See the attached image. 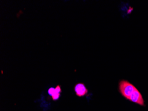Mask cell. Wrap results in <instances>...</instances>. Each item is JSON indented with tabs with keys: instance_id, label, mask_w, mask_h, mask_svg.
Wrapping results in <instances>:
<instances>
[{
	"instance_id": "obj_2",
	"label": "cell",
	"mask_w": 148,
	"mask_h": 111,
	"mask_svg": "<svg viewBox=\"0 0 148 111\" xmlns=\"http://www.w3.org/2000/svg\"><path fill=\"white\" fill-rule=\"evenodd\" d=\"M129 100L133 102L138 103L140 105L144 106V100L143 98L142 94L137 88H135L134 91L131 94Z\"/></svg>"
},
{
	"instance_id": "obj_4",
	"label": "cell",
	"mask_w": 148,
	"mask_h": 111,
	"mask_svg": "<svg viewBox=\"0 0 148 111\" xmlns=\"http://www.w3.org/2000/svg\"><path fill=\"white\" fill-rule=\"evenodd\" d=\"M60 93H54L51 97H52V99L54 101L57 100L60 98Z\"/></svg>"
},
{
	"instance_id": "obj_3",
	"label": "cell",
	"mask_w": 148,
	"mask_h": 111,
	"mask_svg": "<svg viewBox=\"0 0 148 111\" xmlns=\"http://www.w3.org/2000/svg\"><path fill=\"white\" fill-rule=\"evenodd\" d=\"M75 91L76 95L79 97H83L86 95L88 92V90L83 83L77 84L75 87Z\"/></svg>"
},
{
	"instance_id": "obj_5",
	"label": "cell",
	"mask_w": 148,
	"mask_h": 111,
	"mask_svg": "<svg viewBox=\"0 0 148 111\" xmlns=\"http://www.w3.org/2000/svg\"><path fill=\"white\" fill-rule=\"evenodd\" d=\"M48 92L50 96H52L55 92V88H51L49 89Z\"/></svg>"
},
{
	"instance_id": "obj_1",
	"label": "cell",
	"mask_w": 148,
	"mask_h": 111,
	"mask_svg": "<svg viewBox=\"0 0 148 111\" xmlns=\"http://www.w3.org/2000/svg\"><path fill=\"white\" fill-rule=\"evenodd\" d=\"M136 88L134 85L127 81H122L120 82V91L125 98L128 100Z\"/></svg>"
},
{
	"instance_id": "obj_6",
	"label": "cell",
	"mask_w": 148,
	"mask_h": 111,
	"mask_svg": "<svg viewBox=\"0 0 148 111\" xmlns=\"http://www.w3.org/2000/svg\"><path fill=\"white\" fill-rule=\"evenodd\" d=\"M61 89L60 85H57L55 88V93H60L61 92Z\"/></svg>"
}]
</instances>
